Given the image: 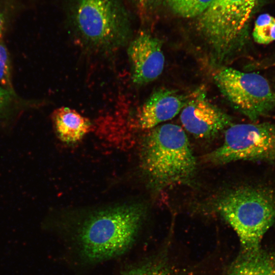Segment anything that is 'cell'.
<instances>
[{
    "label": "cell",
    "mask_w": 275,
    "mask_h": 275,
    "mask_svg": "<svg viewBox=\"0 0 275 275\" xmlns=\"http://www.w3.org/2000/svg\"><path fill=\"white\" fill-rule=\"evenodd\" d=\"M214 80L232 106L254 122L275 106V91L260 74L224 67Z\"/></svg>",
    "instance_id": "obj_7"
},
{
    "label": "cell",
    "mask_w": 275,
    "mask_h": 275,
    "mask_svg": "<svg viewBox=\"0 0 275 275\" xmlns=\"http://www.w3.org/2000/svg\"><path fill=\"white\" fill-rule=\"evenodd\" d=\"M16 102V95L14 90L0 86V122L12 114Z\"/></svg>",
    "instance_id": "obj_17"
},
{
    "label": "cell",
    "mask_w": 275,
    "mask_h": 275,
    "mask_svg": "<svg viewBox=\"0 0 275 275\" xmlns=\"http://www.w3.org/2000/svg\"><path fill=\"white\" fill-rule=\"evenodd\" d=\"M66 15L73 37L87 48L111 52L130 40V16L121 0H68Z\"/></svg>",
    "instance_id": "obj_1"
},
{
    "label": "cell",
    "mask_w": 275,
    "mask_h": 275,
    "mask_svg": "<svg viewBox=\"0 0 275 275\" xmlns=\"http://www.w3.org/2000/svg\"><path fill=\"white\" fill-rule=\"evenodd\" d=\"M0 84L5 88L13 90L10 57L3 39H0Z\"/></svg>",
    "instance_id": "obj_16"
},
{
    "label": "cell",
    "mask_w": 275,
    "mask_h": 275,
    "mask_svg": "<svg viewBox=\"0 0 275 275\" xmlns=\"http://www.w3.org/2000/svg\"><path fill=\"white\" fill-rule=\"evenodd\" d=\"M144 215V209L139 204L117 206L92 215L79 231L81 254L91 262L123 254L134 242Z\"/></svg>",
    "instance_id": "obj_3"
},
{
    "label": "cell",
    "mask_w": 275,
    "mask_h": 275,
    "mask_svg": "<svg viewBox=\"0 0 275 275\" xmlns=\"http://www.w3.org/2000/svg\"><path fill=\"white\" fill-rule=\"evenodd\" d=\"M228 275H275V255L261 249L243 252Z\"/></svg>",
    "instance_id": "obj_12"
},
{
    "label": "cell",
    "mask_w": 275,
    "mask_h": 275,
    "mask_svg": "<svg viewBox=\"0 0 275 275\" xmlns=\"http://www.w3.org/2000/svg\"><path fill=\"white\" fill-rule=\"evenodd\" d=\"M122 275H176L166 263L156 261L132 268Z\"/></svg>",
    "instance_id": "obj_15"
},
{
    "label": "cell",
    "mask_w": 275,
    "mask_h": 275,
    "mask_svg": "<svg viewBox=\"0 0 275 275\" xmlns=\"http://www.w3.org/2000/svg\"><path fill=\"white\" fill-rule=\"evenodd\" d=\"M139 16L143 20L147 19L154 11L160 0H128Z\"/></svg>",
    "instance_id": "obj_18"
},
{
    "label": "cell",
    "mask_w": 275,
    "mask_h": 275,
    "mask_svg": "<svg viewBox=\"0 0 275 275\" xmlns=\"http://www.w3.org/2000/svg\"><path fill=\"white\" fill-rule=\"evenodd\" d=\"M213 0H172L168 3L172 10L185 18L199 17Z\"/></svg>",
    "instance_id": "obj_13"
},
{
    "label": "cell",
    "mask_w": 275,
    "mask_h": 275,
    "mask_svg": "<svg viewBox=\"0 0 275 275\" xmlns=\"http://www.w3.org/2000/svg\"><path fill=\"white\" fill-rule=\"evenodd\" d=\"M180 118L187 131L201 139L215 136L233 124L231 118L209 102L203 91L189 96Z\"/></svg>",
    "instance_id": "obj_8"
},
{
    "label": "cell",
    "mask_w": 275,
    "mask_h": 275,
    "mask_svg": "<svg viewBox=\"0 0 275 275\" xmlns=\"http://www.w3.org/2000/svg\"><path fill=\"white\" fill-rule=\"evenodd\" d=\"M7 18L4 13L0 10V39H3L6 31Z\"/></svg>",
    "instance_id": "obj_19"
},
{
    "label": "cell",
    "mask_w": 275,
    "mask_h": 275,
    "mask_svg": "<svg viewBox=\"0 0 275 275\" xmlns=\"http://www.w3.org/2000/svg\"><path fill=\"white\" fill-rule=\"evenodd\" d=\"M189 96L168 88H160L152 93L141 108L138 116L139 126L152 129L177 115L186 103Z\"/></svg>",
    "instance_id": "obj_10"
},
{
    "label": "cell",
    "mask_w": 275,
    "mask_h": 275,
    "mask_svg": "<svg viewBox=\"0 0 275 275\" xmlns=\"http://www.w3.org/2000/svg\"><path fill=\"white\" fill-rule=\"evenodd\" d=\"M132 79L138 85L150 82L161 74L164 57L162 42L147 32H141L131 41L127 50Z\"/></svg>",
    "instance_id": "obj_9"
},
{
    "label": "cell",
    "mask_w": 275,
    "mask_h": 275,
    "mask_svg": "<svg viewBox=\"0 0 275 275\" xmlns=\"http://www.w3.org/2000/svg\"><path fill=\"white\" fill-rule=\"evenodd\" d=\"M171 1H172V0H167V2H168V3H169V2H171Z\"/></svg>",
    "instance_id": "obj_20"
},
{
    "label": "cell",
    "mask_w": 275,
    "mask_h": 275,
    "mask_svg": "<svg viewBox=\"0 0 275 275\" xmlns=\"http://www.w3.org/2000/svg\"><path fill=\"white\" fill-rule=\"evenodd\" d=\"M254 41L260 44H267L275 41V18L264 13L255 21L253 32Z\"/></svg>",
    "instance_id": "obj_14"
},
{
    "label": "cell",
    "mask_w": 275,
    "mask_h": 275,
    "mask_svg": "<svg viewBox=\"0 0 275 275\" xmlns=\"http://www.w3.org/2000/svg\"><path fill=\"white\" fill-rule=\"evenodd\" d=\"M216 211L237 235L243 252H255L275 223V193L262 187H241L221 196Z\"/></svg>",
    "instance_id": "obj_4"
},
{
    "label": "cell",
    "mask_w": 275,
    "mask_h": 275,
    "mask_svg": "<svg viewBox=\"0 0 275 275\" xmlns=\"http://www.w3.org/2000/svg\"><path fill=\"white\" fill-rule=\"evenodd\" d=\"M51 119L57 136L65 143H73L80 140L91 127L88 119L67 107L56 109Z\"/></svg>",
    "instance_id": "obj_11"
},
{
    "label": "cell",
    "mask_w": 275,
    "mask_h": 275,
    "mask_svg": "<svg viewBox=\"0 0 275 275\" xmlns=\"http://www.w3.org/2000/svg\"><path fill=\"white\" fill-rule=\"evenodd\" d=\"M141 158L143 169L158 190L191 181L196 159L188 139L179 125L157 126L145 136Z\"/></svg>",
    "instance_id": "obj_2"
},
{
    "label": "cell",
    "mask_w": 275,
    "mask_h": 275,
    "mask_svg": "<svg viewBox=\"0 0 275 275\" xmlns=\"http://www.w3.org/2000/svg\"><path fill=\"white\" fill-rule=\"evenodd\" d=\"M205 158L215 164L237 160L275 161V124H232L225 131L223 144Z\"/></svg>",
    "instance_id": "obj_6"
},
{
    "label": "cell",
    "mask_w": 275,
    "mask_h": 275,
    "mask_svg": "<svg viewBox=\"0 0 275 275\" xmlns=\"http://www.w3.org/2000/svg\"><path fill=\"white\" fill-rule=\"evenodd\" d=\"M258 1L213 0L198 17V29L209 46L214 63H225L241 48Z\"/></svg>",
    "instance_id": "obj_5"
}]
</instances>
